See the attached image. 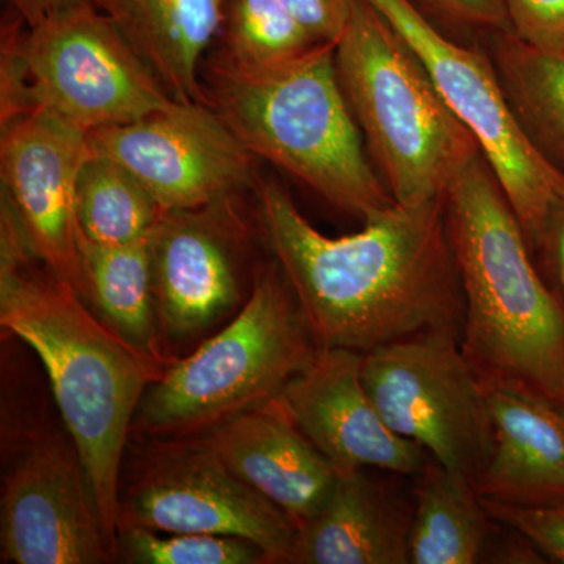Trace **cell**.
<instances>
[{"mask_svg": "<svg viewBox=\"0 0 564 564\" xmlns=\"http://www.w3.org/2000/svg\"><path fill=\"white\" fill-rule=\"evenodd\" d=\"M88 148L129 170L165 212L214 206L252 181L254 155L203 104L96 129Z\"/></svg>", "mask_w": 564, "mask_h": 564, "instance_id": "obj_11", "label": "cell"}, {"mask_svg": "<svg viewBox=\"0 0 564 564\" xmlns=\"http://www.w3.org/2000/svg\"><path fill=\"white\" fill-rule=\"evenodd\" d=\"M151 240L152 236L139 243L101 245L79 232L82 299L126 343L162 366Z\"/></svg>", "mask_w": 564, "mask_h": 564, "instance_id": "obj_21", "label": "cell"}, {"mask_svg": "<svg viewBox=\"0 0 564 564\" xmlns=\"http://www.w3.org/2000/svg\"><path fill=\"white\" fill-rule=\"evenodd\" d=\"M151 456L120 496L126 527L162 533H204L251 541L270 563H292L299 527L198 440Z\"/></svg>", "mask_w": 564, "mask_h": 564, "instance_id": "obj_10", "label": "cell"}, {"mask_svg": "<svg viewBox=\"0 0 564 564\" xmlns=\"http://www.w3.org/2000/svg\"><path fill=\"white\" fill-rule=\"evenodd\" d=\"M220 54L247 66L289 61L318 44L281 0H225Z\"/></svg>", "mask_w": 564, "mask_h": 564, "instance_id": "obj_24", "label": "cell"}, {"mask_svg": "<svg viewBox=\"0 0 564 564\" xmlns=\"http://www.w3.org/2000/svg\"><path fill=\"white\" fill-rule=\"evenodd\" d=\"M411 564L484 562L496 524L469 477L430 459L415 475Z\"/></svg>", "mask_w": 564, "mask_h": 564, "instance_id": "obj_20", "label": "cell"}, {"mask_svg": "<svg viewBox=\"0 0 564 564\" xmlns=\"http://www.w3.org/2000/svg\"><path fill=\"white\" fill-rule=\"evenodd\" d=\"M367 2L410 44L444 101L474 133L529 239L563 195L564 174L522 135L480 41L452 39L411 0Z\"/></svg>", "mask_w": 564, "mask_h": 564, "instance_id": "obj_9", "label": "cell"}, {"mask_svg": "<svg viewBox=\"0 0 564 564\" xmlns=\"http://www.w3.org/2000/svg\"><path fill=\"white\" fill-rule=\"evenodd\" d=\"M198 441L296 527L325 507L339 480L278 400L237 415Z\"/></svg>", "mask_w": 564, "mask_h": 564, "instance_id": "obj_16", "label": "cell"}, {"mask_svg": "<svg viewBox=\"0 0 564 564\" xmlns=\"http://www.w3.org/2000/svg\"><path fill=\"white\" fill-rule=\"evenodd\" d=\"M318 347L276 262L256 276L242 310L220 333L152 383L137 425L161 440H198L276 400Z\"/></svg>", "mask_w": 564, "mask_h": 564, "instance_id": "obj_6", "label": "cell"}, {"mask_svg": "<svg viewBox=\"0 0 564 564\" xmlns=\"http://www.w3.org/2000/svg\"><path fill=\"white\" fill-rule=\"evenodd\" d=\"M336 66L367 154L397 204L443 198L484 152L410 44L367 0H355Z\"/></svg>", "mask_w": 564, "mask_h": 564, "instance_id": "obj_5", "label": "cell"}, {"mask_svg": "<svg viewBox=\"0 0 564 564\" xmlns=\"http://www.w3.org/2000/svg\"><path fill=\"white\" fill-rule=\"evenodd\" d=\"M538 270L564 306V193L527 239Z\"/></svg>", "mask_w": 564, "mask_h": 564, "instance_id": "obj_29", "label": "cell"}, {"mask_svg": "<svg viewBox=\"0 0 564 564\" xmlns=\"http://www.w3.org/2000/svg\"><path fill=\"white\" fill-rule=\"evenodd\" d=\"M206 106L254 158L302 182L362 223L392 207L345 98L336 44L318 43L272 65L218 55L209 65Z\"/></svg>", "mask_w": 564, "mask_h": 564, "instance_id": "obj_4", "label": "cell"}, {"mask_svg": "<svg viewBox=\"0 0 564 564\" xmlns=\"http://www.w3.org/2000/svg\"><path fill=\"white\" fill-rule=\"evenodd\" d=\"M492 419V452L475 480L481 499L545 507L564 500V413L521 395L488 393Z\"/></svg>", "mask_w": 564, "mask_h": 564, "instance_id": "obj_18", "label": "cell"}, {"mask_svg": "<svg viewBox=\"0 0 564 564\" xmlns=\"http://www.w3.org/2000/svg\"><path fill=\"white\" fill-rule=\"evenodd\" d=\"M452 39L474 43L496 32H511L505 0H411Z\"/></svg>", "mask_w": 564, "mask_h": 564, "instance_id": "obj_26", "label": "cell"}, {"mask_svg": "<svg viewBox=\"0 0 564 564\" xmlns=\"http://www.w3.org/2000/svg\"><path fill=\"white\" fill-rule=\"evenodd\" d=\"M511 33L534 50L564 54V0H505Z\"/></svg>", "mask_w": 564, "mask_h": 564, "instance_id": "obj_28", "label": "cell"}, {"mask_svg": "<svg viewBox=\"0 0 564 564\" xmlns=\"http://www.w3.org/2000/svg\"><path fill=\"white\" fill-rule=\"evenodd\" d=\"M140 564H261L269 556L251 541L204 533H162L126 527L118 533V552Z\"/></svg>", "mask_w": 564, "mask_h": 564, "instance_id": "obj_25", "label": "cell"}, {"mask_svg": "<svg viewBox=\"0 0 564 564\" xmlns=\"http://www.w3.org/2000/svg\"><path fill=\"white\" fill-rule=\"evenodd\" d=\"M263 232L321 347L367 352L414 334L462 337L464 296L443 198L393 204L328 237L278 182L259 187Z\"/></svg>", "mask_w": 564, "mask_h": 564, "instance_id": "obj_1", "label": "cell"}, {"mask_svg": "<svg viewBox=\"0 0 564 564\" xmlns=\"http://www.w3.org/2000/svg\"><path fill=\"white\" fill-rule=\"evenodd\" d=\"M29 256L2 247L0 323L43 362L117 556L122 454L161 366L109 328L66 282L25 270Z\"/></svg>", "mask_w": 564, "mask_h": 564, "instance_id": "obj_3", "label": "cell"}, {"mask_svg": "<svg viewBox=\"0 0 564 564\" xmlns=\"http://www.w3.org/2000/svg\"><path fill=\"white\" fill-rule=\"evenodd\" d=\"M369 470L339 474L325 507L299 527L292 563H410L414 497L408 499Z\"/></svg>", "mask_w": 564, "mask_h": 564, "instance_id": "obj_17", "label": "cell"}, {"mask_svg": "<svg viewBox=\"0 0 564 564\" xmlns=\"http://www.w3.org/2000/svg\"><path fill=\"white\" fill-rule=\"evenodd\" d=\"M497 524L524 534L544 556L564 563V500L545 507H514L481 499Z\"/></svg>", "mask_w": 564, "mask_h": 564, "instance_id": "obj_27", "label": "cell"}, {"mask_svg": "<svg viewBox=\"0 0 564 564\" xmlns=\"http://www.w3.org/2000/svg\"><path fill=\"white\" fill-rule=\"evenodd\" d=\"M516 124L545 162L564 174V54L534 50L511 32L481 36Z\"/></svg>", "mask_w": 564, "mask_h": 564, "instance_id": "obj_22", "label": "cell"}, {"mask_svg": "<svg viewBox=\"0 0 564 564\" xmlns=\"http://www.w3.org/2000/svg\"><path fill=\"white\" fill-rule=\"evenodd\" d=\"M217 204L166 212L152 234L159 326L174 339L206 332L240 299L228 237L214 214Z\"/></svg>", "mask_w": 564, "mask_h": 564, "instance_id": "obj_15", "label": "cell"}, {"mask_svg": "<svg viewBox=\"0 0 564 564\" xmlns=\"http://www.w3.org/2000/svg\"><path fill=\"white\" fill-rule=\"evenodd\" d=\"M6 2L9 3L11 13L17 14L24 22L25 28H33L51 14L84 0H6Z\"/></svg>", "mask_w": 564, "mask_h": 564, "instance_id": "obj_31", "label": "cell"}, {"mask_svg": "<svg viewBox=\"0 0 564 564\" xmlns=\"http://www.w3.org/2000/svg\"><path fill=\"white\" fill-rule=\"evenodd\" d=\"M278 402L337 474L359 469L415 477L432 456L389 429L362 381V352L318 347Z\"/></svg>", "mask_w": 564, "mask_h": 564, "instance_id": "obj_14", "label": "cell"}, {"mask_svg": "<svg viewBox=\"0 0 564 564\" xmlns=\"http://www.w3.org/2000/svg\"><path fill=\"white\" fill-rule=\"evenodd\" d=\"M9 39L22 70L11 87L18 111L46 107L88 133L180 104L90 0Z\"/></svg>", "mask_w": 564, "mask_h": 564, "instance_id": "obj_7", "label": "cell"}, {"mask_svg": "<svg viewBox=\"0 0 564 564\" xmlns=\"http://www.w3.org/2000/svg\"><path fill=\"white\" fill-rule=\"evenodd\" d=\"M444 204L464 296L459 347L478 383L564 413V306L484 152L456 174Z\"/></svg>", "mask_w": 564, "mask_h": 564, "instance_id": "obj_2", "label": "cell"}, {"mask_svg": "<svg viewBox=\"0 0 564 564\" xmlns=\"http://www.w3.org/2000/svg\"><path fill=\"white\" fill-rule=\"evenodd\" d=\"M0 152L7 207L29 250L82 296L76 204L88 133L46 107H32L3 121Z\"/></svg>", "mask_w": 564, "mask_h": 564, "instance_id": "obj_12", "label": "cell"}, {"mask_svg": "<svg viewBox=\"0 0 564 564\" xmlns=\"http://www.w3.org/2000/svg\"><path fill=\"white\" fill-rule=\"evenodd\" d=\"M2 558L17 564H104L117 558L76 445L44 437L3 486Z\"/></svg>", "mask_w": 564, "mask_h": 564, "instance_id": "obj_13", "label": "cell"}, {"mask_svg": "<svg viewBox=\"0 0 564 564\" xmlns=\"http://www.w3.org/2000/svg\"><path fill=\"white\" fill-rule=\"evenodd\" d=\"M76 207L82 236L101 245L143 242L166 214L129 170L96 154L82 166Z\"/></svg>", "mask_w": 564, "mask_h": 564, "instance_id": "obj_23", "label": "cell"}, {"mask_svg": "<svg viewBox=\"0 0 564 564\" xmlns=\"http://www.w3.org/2000/svg\"><path fill=\"white\" fill-rule=\"evenodd\" d=\"M174 101L206 106L202 58L221 35L225 0H91Z\"/></svg>", "mask_w": 564, "mask_h": 564, "instance_id": "obj_19", "label": "cell"}, {"mask_svg": "<svg viewBox=\"0 0 564 564\" xmlns=\"http://www.w3.org/2000/svg\"><path fill=\"white\" fill-rule=\"evenodd\" d=\"M362 381L392 432L475 484L491 456L492 419L459 336L414 334L362 352Z\"/></svg>", "mask_w": 564, "mask_h": 564, "instance_id": "obj_8", "label": "cell"}, {"mask_svg": "<svg viewBox=\"0 0 564 564\" xmlns=\"http://www.w3.org/2000/svg\"><path fill=\"white\" fill-rule=\"evenodd\" d=\"M317 43L343 39L350 24L355 0H281Z\"/></svg>", "mask_w": 564, "mask_h": 564, "instance_id": "obj_30", "label": "cell"}]
</instances>
